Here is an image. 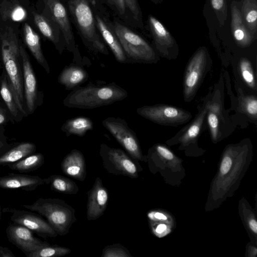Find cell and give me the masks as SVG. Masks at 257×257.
I'll list each match as a JSON object with an SVG mask.
<instances>
[{"mask_svg":"<svg viewBox=\"0 0 257 257\" xmlns=\"http://www.w3.org/2000/svg\"><path fill=\"white\" fill-rule=\"evenodd\" d=\"M9 241L28 255L34 251L49 244L36 237L29 228L15 223L10 224L6 229Z\"/></svg>","mask_w":257,"mask_h":257,"instance_id":"obj_13","label":"cell"},{"mask_svg":"<svg viewBox=\"0 0 257 257\" xmlns=\"http://www.w3.org/2000/svg\"><path fill=\"white\" fill-rule=\"evenodd\" d=\"M108 195L101 179L97 177L92 188L87 192L86 216L89 221L101 217L106 209Z\"/></svg>","mask_w":257,"mask_h":257,"instance_id":"obj_15","label":"cell"},{"mask_svg":"<svg viewBox=\"0 0 257 257\" xmlns=\"http://www.w3.org/2000/svg\"><path fill=\"white\" fill-rule=\"evenodd\" d=\"M3 212L12 213L11 219L13 223L29 228L39 236L45 238H54L58 235L39 214L10 207L4 208Z\"/></svg>","mask_w":257,"mask_h":257,"instance_id":"obj_11","label":"cell"},{"mask_svg":"<svg viewBox=\"0 0 257 257\" xmlns=\"http://www.w3.org/2000/svg\"><path fill=\"white\" fill-rule=\"evenodd\" d=\"M210 97L209 95V98L206 99L200 106L194 119L177 134L176 137L181 142L184 143H189L196 139L200 135L206 118Z\"/></svg>","mask_w":257,"mask_h":257,"instance_id":"obj_20","label":"cell"},{"mask_svg":"<svg viewBox=\"0 0 257 257\" xmlns=\"http://www.w3.org/2000/svg\"><path fill=\"white\" fill-rule=\"evenodd\" d=\"M101 256L102 257H133L128 250L119 243L105 246L102 250Z\"/></svg>","mask_w":257,"mask_h":257,"instance_id":"obj_34","label":"cell"},{"mask_svg":"<svg viewBox=\"0 0 257 257\" xmlns=\"http://www.w3.org/2000/svg\"><path fill=\"white\" fill-rule=\"evenodd\" d=\"M5 136L4 126H0V137Z\"/></svg>","mask_w":257,"mask_h":257,"instance_id":"obj_47","label":"cell"},{"mask_svg":"<svg viewBox=\"0 0 257 257\" xmlns=\"http://www.w3.org/2000/svg\"><path fill=\"white\" fill-rule=\"evenodd\" d=\"M10 122H15L5 104L0 101V126H5Z\"/></svg>","mask_w":257,"mask_h":257,"instance_id":"obj_37","label":"cell"},{"mask_svg":"<svg viewBox=\"0 0 257 257\" xmlns=\"http://www.w3.org/2000/svg\"><path fill=\"white\" fill-rule=\"evenodd\" d=\"M0 97L15 122H20L28 115L19 103L10 80L3 69L0 75Z\"/></svg>","mask_w":257,"mask_h":257,"instance_id":"obj_17","label":"cell"},{"mask_svg":"<svg viewBox=\"0 0 257 257\" xmlns=\"http://www.w3.org/2000/svg\"><path fill=\"white\" fill-rule=\"evenodd\" d=\"M249 227L255 233H257V223L255 220L251 219L249 222Z\"/></svg>","mask_w":257,"mask_h":257,"instance_id":"obj_45","label":"cell"},{"mask_svg":"<svg viewBox=\"0 0 257 257\" xmlns=\"http://www.w3.org/2000/svg\"><path fill=\"white\" fill-rule=\"evenodd\" d=\"M92 120L85 116H78L66 121L61 126V130L67 136L75 135L83 137L88 131L93 130Z\"/></svg>","mask_w":257,"mask_h":257,"instance_id":"obj_26","label":"cell"},{"mask_svg":"<svg viewBox=\"0 0 257 257\" xmlns=\"http://www.w3.org/2000/svg\"><path fill=\"white\" fill-rule=\"evenodd\" d=\"M63 173L80 181L86 176L85 160L83 154L77 149L72 150L63 159L61 163Z\"/></svg>","mask_w":257,"mask_h":257,"instance_id":"obj_19","label":"cell"},{"mask_svg":"<svg viewBox=\"0 0 257 257\" xmlns=\"http://www.w3.org/2000/svg\"><path fill=\"white\" fill-rule=\"evenodd\" d=\"M88 74L83 68L75 65L66 67L58 77V82L69 90L78 87L86 81Z\"/></svg>","mask_w":257,"mask_h":257,"instance_id":"obj_24","label":"cell"},{"mask_svg":"<svg viewBox=\"0 0 257 257\" xmlns=\"http://www.w3.org/2000/svg\"><path fill=\"white\" fill-rule=\"evenodd\" d=\"M0 257H15V255L9 248L0 246Z\"/></svg>","mask_w":257,"mask_h":257,"instance_id":"obj_43","label":"cell"},{"mask_svg":"<svg viewBox=\"0 0 257 257\" xmlns=\"http://www.w3.org/2000/svg\"><path fill=\"white\" fill-rule=\"evenodd\" d=\"M167 228L166 225L164 224H160L158 225L156 229V231L158 233H161L164 232Z\"/></svg>","mask_w":257,"mask_h":257,"instance_id":"obj_46","label":"cell"},{"mask_svg":"<svg viewBox=\"0 0 257 257\" xmlns=\"http://www.w3.org/2000/svg\"><path fill=\"white\" fill-rule=\"evenodd\" d=\"M238 71L241 79L251 89L256 91V81L254 71L251 62L245 58L240 59Z\"/></svg>","mask_w":257,"mask_h":257,"instance_id":"obj_31","label":"cell"},{"mask_svg":"<svg viewBox=\"0 0 257 257\" xmlns=\"http://www.w3.org/2000/svg\"><path fill=\"white\" fill-rule=\"evenodd\" d=\"M240 13L245 27L255 40L257 32L256 0H242Z\"/></svg>","mask_w":257,"mask_h":257,"instance_id":"obj_27","label":"cell"},{"mask_svg":"<svg viewBox=\"0 0 257 257\" xmlns=\"http://www.w3.org/2000/svg\"><path fill=\"white\" fill-rule=\"evenodd\" d=\"M127 95L124 89L114 83L104 85L89 84L72 91L63 102L70 108L91 109L122 100Z\"/></svg>","mask_w":257,"mask_h":257,"instance_id":"obj_1","label":"cell"},{"mask_svg":"<svg viewBox=\"0 0 257 257\" xmlns=\"http://www.w3.org/2000/svg\"><path fill=\"white\" fill-rule=\"evenodd\" d=\"M44 184L43 179L38 176L11 173L0 177V188L5 189L32 191Z\"/></svg>","mask_w":257,"mask_h":257,"instance_id":"obj_18","label":"cell"},{"mask_svg":"<svg viewBox=\"0 0 257 257\" xmlns=\"http://www.w3.org/2000/svg\"><path fill=\"white\" fill-rule=\"evenodd\" d=\"M231 31L236 43L241 47L250 46L254 39L242 21L240 12L235 1L231 3Z\"/></svg>","mask_w":257,"mask_h":257,"instance_id":"obj_21","label":"cell"},{"mask_svg":"<svg viewBox=\"0 0 257 257\" xmlns=\"http://www.w3.org/2000/svg\"><path fill=\"white\" fill-rule=\"evenodd\" d=\"M36 149L35 144L31 142L17 143L14 146H12L0 156V165L8 166L9 164L19 161L35 153Z\"/></svg>","mask_w":257,"mask_h":257,"instance_id":"obj_25","label":"cell"},{"mask_svg":"<svg viewBox=\"0 0 257 257\" xmlns=\"http://www.w3.org/2000/svg\"><path fill=\"white\" fill-rule=\"evenodd\" d=\"M214 95L216 98L210 100L206 118L211 138L216 141L221 135V126L225 124V120L220 98Z\"/></svg>","mask_w":257,"mask_h":257,"instance_id":"obj_22","label":"cell"},{"mask_svg":"<svg viewBox=\"0 0 257 257\" xmlns=\"http://www.w3.org/2000/svg\"><path fill=\"white\" fill-rule=\"evenodd\" d=\"M212 7L214 11L220 25L224 24L227 18V5L226 0H210Z\"/></svg>","mask_w":257,"mask_h":257,"instance_id":"obj_35","label":"cell"},{"mask_svg":"<svg viewBox=\"0 0 257 257\" xmlns=\"http://www.w3.org/2000/svg\"><path fill=\"white\" fill-rule=\"evenodd\" d=\"M155 149L160 155L167 160H172L174 158L173 153L169 150L162 145H157Z\"/></svg>","mask_w":257,"mask_h":257,"instance_id":"obj_40","label":"cell"},{"mask_svg":"<svg viewBox=\"0 0 257 257\" xmlns=\"http://www.w3.org/2000/svg\"><path fill=\"white\" fill-rule=\"evenodd\" d=\"M211 60L206 48L197 49L186 65L183 77V93L186 102L191 101L211 66Z\"/></svg>","mask_w":257,"mask_h":257,"instance_id":"obj_6","label":"cell"},{"mask_svg":"<svg viewBox=\"0 0 257 257\" xmlns=\"http://www.w3.org/2000/svg\"><path fill=\"white\" fill-rule=\"evenodd\" d=\"M12 146L7 142V138L6 136L0 137V156L8 150Z\"/></svg>","mask_w":257,"mask_h":257,"instance_id":"obj_42","label":"cell"},{"mask_svg":"<svg viewBox=\"0 0 257 257\" xmlns=\"http://www.w3.org/2000/svg\"><path fill=\"white\" fill-rule=\"evenodd\" d=\"M24 36L25 44L35 60L49 74L50 68L43 53L39 35L30 25L25 24L24 27Z\"/></svg>","mask_w":257,"mask_h":257,"instance_id":"obj_23","label":"cell"},{"mask_svg":"<svg viewBox=\"0 0 257 257\" xmlns=\"http://www.w3.org/2000/svg\"><path fill=\"white\" fill-rule=\"evenodd\" d=\"M1 215H2V209H1V205H0V219H1Z\"/></svg>","mask_w":257,"mask_h":257,"instance_id":"obj_50","label":"cell"},{"mask_svg":"<svg viewBox=\"0 0 257 257\" xmlns=\"http://www.w3.org/2000/svg\"><path fill=\"white\" fill-rule=\"evenodd\" d=\"M238 109L251 120L256 121L257 97L255 95L241 94L239 98Z\"/></svg>","mask_w":257,"mask_h":257,"instance_id":"obj_32","label":"cell"},{"mask_svg":"<svg viewBox=\"0 0 257 257\" xmlns=\"http://www.w3.org/2000/svg\"><path fill=\"white\" fill-rule=\"evenodd\" d=\"M127 11H128L135 20L142 22V14L138 0H124Z\"/></svg>","mask_w":257,"mask_h":257,"instance_id":"obj_36","label":"cell"},{"mask_svg":"<svg viewBox=\"0 0 257 257\" xmlns=\"http://www.w3.org/2000/svg\"><path fill=\"white\" fill-rule=\"evenodd\" d=\"M99 155L103 166L109 173L131 178L138 177V170L136 164L123 150L102 143L100 146Z\"/></svg>","mask_w":257,"mask_h":257,"instance_id":"obj_8","label":"cell"},{"mask_svg":"<svg viewBox=\"0 0 257 257\" xmlns=\"http://www.w3.org/2000/svg\"><path fill=\"white\" fill-rule=\"evenodd\" d=\"M154 4L157 5L161 3L163 0H150Z\"/></svg>","mask_w":257,"mask_h":257,"instance_id":"obj_48","label":"cell"},{"mask_svg":"<svg viewBox=\"0 0 257 257\" xmlns=\"http://www.w3.org/2000/svg\"><path fill=\"white\" fill-rule=\"evenodd\" d=\"M137 113L153 122L166 126H177L189 121L191 113L182 108L158 104L138 108Z\"/></svg>","mask_w":257,"mask_h":257,"instance_id":"obj_7","label":"cell"},{"mask_svg":"<svg viewBox=\"0 0 257 257\" xmlns=\"http://www.w3.org/2000/svg\"><path fill=\"white\" fill-rule=\"evenodd\" d=\"M45 158L40 153H35L16 162L9 164L8 167L12 170L22 173L35 171L44 163Z\"/></svg>","mask_w":257,"mask_h":257,"instance_id":"obj_29","label":"cell"},{"mask_svg":"<svg viewBox=\"0 0 257 257\" xmlns=\"http://www.w3.org/2000/svg\"><path fill=\"white\" fill-rule=\"evenodd\" d=\"M23 207L44 217L59 235L67 234L77 220L74 208L61 199L41 197Z\"/></svg>","mask_w":257,"mask_h":257,"instance_id":"obj_4","label":"cell"},{"mask_svg":"<svg viewBox=\"0 0 257 257\" xmlns=\"http://www.w3.org/2000/svg\"><path fill=\"white\" fill-rule=\"evenodd\" d=\"M0 39L3 69L10 80L19 103L26 111L20 43L16 34L10 28L6 29L1 34Z\"/></svg>","mask_w":257,"mask_h":257,"instance_id":"obj_3","label":"cell"},{"mask_svg":"<svg viewBox=\"0 0 257 257\" xmlns=\"http://www.w3.org/2000/svg\"><path fill=\"white\" fill-rule=\"evenodd\" d=\"M11 18L16 21H21L24 19L26 16L25 10L20 6L15 8L10 13Z\"/></svg>","mask_w":257,"mask_h":257,"instance_id":"obj_39","label":"cell"},{"mask_svg":"<svg viewBox=\"0 0 257 257\" xmlns=\"http://www.w3.org/2000/svg\"><path fill=\"white\" fill-rule=\"evenodd\" d=\"M148 23L155 48L159 54L168 59H175L178 54V47L170 33L151 15L148 16Z\"/></svg>","mask_w":257,"mask_h":257,"instance_id":"obj_12","label":"cell"},{"mask_svg":"<svg viewBox=\"0 0 257 257\" xmlns=\"http://www.w3.org/2000/svg\"><path fill=\"white\" fill-rule=\"evenodd\" d=\"M232 163V160L229 156H225L223 158L220 169L222 174L225 175L228 172L231 167Z\"/></svg>","mask_w":257,"mask_h":257,"instance_id":"obj_41","label":"cell"},{"mask_svg":"<svg viewBox=\"0 0 257 257\" xmlns=\"http://www.w3.org/2000/svg\"><path fill=\"white\" fill-rule=\"evenodd\" d=\"M102 124L132 159L142 160V154L136 134L123 119L108 117L102 121Z\"/></svg>","mask_w":257,"mask_h":257,"instance_id":"obj_10","label":"cell"},{"mask_svg":"<svg viewBox=\"0 0 257 257\" xmlns=\"http://www.w3.org/2000/svg\"><path fill=\"white\" fill-rule=\"evenodd\" d=\"M71 252V249L68 247L49 244L32 252L27 257H59L68 254Z\"/></svg>","mask_w":257,"mask_h":257,"instance_id":"obj_33","label":"cell"},{"mask_svg":"<svg viewBox=\"0 0 257 257\" xmlns=\"http://www.w3.org/2000/svg\"><path fill=\"white\" fill-rule=\"evenodd\" d=\"M111 25L128 62H157L159 57L155 51L141 36L117 21H114Z\"/></svg>","mask_w":257,"mask_h":257,"instance_id":"obj_5","label":"cell"},{"mask_svg":"<svg viewBox=\"0 0 257 257\" xmlns=\"http://www.w3.org/2000/svg\"><path fill=\"white\" fill-rule=\"evenodd\" d=\"M148 217L150 219H154V218L159 220H166L167 217L166 215L160 212H150L148 214Z\"/></svg>","mask_w":257,"mask_h":257,"instance_id":"obj_44","label":"cell"},{"mask_svg":"<svg viewBox=\"0 0 257 257\" xmlns=\"http://www.w3.org/2000/svg\"><path fill=\"white\" fill-rule=\"evenodd\" d=\"M2 68H3V65H2V60H1V59H0V70Z\"/></svg>","mask_w":257,"mask_h":257,"instance_id":"obj_49","label":"cell"},{"mask_svg":"<svg viewBox=\"0 0 257 257\" xmlns=\"http://www.w3.org/2000/svg\"><path fill=\"white\" fill-rule=\"evenodd\" d=\"M45 184L50 185L52 190L67 194H76L79 188L75 182L60 175H53L43 179Z\"/></svg>","mask_w":257,"mask_h":257,"instance_id":"obj_28","label":"cell"},{"mask_svg":"<svg viewBox=\"0 0 257 257\" xmlns=\"http://www.w3.org/2000/svg\"><path fill=\"white\" fill-rule=\"evenodd\" d=\"M45 1L50 11L52 19L60 29L67 49L70 52H73L75 48V41L68 9L60 0Z\"/></svg>","mask_w":257,"mask_h":257,"instance_id":"obj_14","label":"cell"},{"mask_svg":"<svg viewBox=\"0 0 257 257\" xmlns=\"http://www.w3.org/2000/svg\"><path fill=\"white\" fill-rule=\"evenodd\" d=\"M67 6L70 19L85 46L91 51L108 55V50L96 27L89 0H69Z\"/></svg>","mask_w":257,"mask_h":257,"instance_id":"obj_2","label":"cell"},{"mask_svg":"<svg viewBox=\"0 0 257 257\" xmlns=\"http://www.w3.org/2000/svg\"><path fill=\"white\" fill-rule=\"evenodd\" d=\"M22 58L23 81L25 108L28 114H33L43 101L44 94L38 90L37 77L31 64L29 55L22 44L20 43Z\"/></svg>","mask_w":257,"mask_h":257,"instance_id":"obj_9","label":"cell"},{"mask_svg":"<svg viewBox=\"0 0 257 257\" xmlns=\"http://www.w3.org/2000/svg\"><path fill=\"white\" fill-rule=\"evenodd\" d=\"M108 3L114 8V11L122 18L127 12L124 0H108Z\"/></svg>","mask_w":257,"mask_h":257,"instance_id":"obj_38","label":"cell"},{"mask_svg":"<svg viewBox=\"0 0 257 257\" xmlns=\"http://www.w3.org/2000/svg\"><path fill=\"white\" fill-rule=\"evenodd\" d=\"M34 21L41 33L53 43L58 50L59 48V34L56 33L50 22L42 15L34 13Z\"/></svg>","mask_w":257,"mask_h":257,"instance_id":"obj_30","label":"cell"},{"mask_svg":"<svg viewBox=\"0 0 257 257\" xmlns=\"http://www.w3.org/2000/svg\"><path fill=\"white\" fill-rule=\"evenodd\" d=\"M94 15L99 33L110 49L115 59L120 63H128L124 52L112 28L111 23L96 12H94Z\"/></svg>","mask_w":257,"mask_h":257,"instance_id":"obj_16","label":"cell"}]
</instances>
